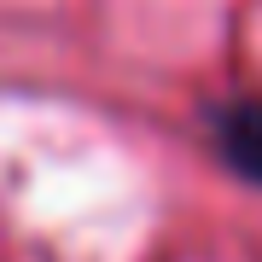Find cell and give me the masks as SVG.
<instances>
[{
	"instance_id": "obj_1",
	"label": "cell",
	"mask_w": 262,
	"mask_h": 262,
	"mask_svg": "<svg viewBox=\"0 0 262 262\" xmlns=\"http://www.w3.org/2000/svg\"><path fill=\"white\" fill-rule=\"evenodd\" d=\"M210 146L233 175L262 187V99H222L210 111Z\"/></svg>"
}]
</instances>
